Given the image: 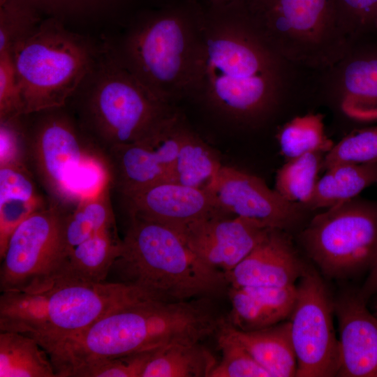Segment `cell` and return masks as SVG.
<instances>
[{
  "label": "cell",
  "mask_w": 377,
  "mask_h": 377,
  "mask_svg": "<svg viewBox=\"0 0 377 377\" xmlns=\"http://www.w3.org/2000/svg\"><path fill=\"white\" fill-rule=\"evenodd\" d=\"M211 299L166 302L142 297L105 315L50 353L57 376L96 360L200 342L217 332L223 318Z\"/></svg>",
  "instance_id": "cell-1"
},
{
  "label": "cell",
  "mask_w": 377,
  "mask_h": 377,
  "mask_svg": "<svg viewBox=\"0 0 377 377\" xmlns=\"http://www.w3.org/2000/svg\"><path fill=\"white\" fill-rule=\"evenodd\" d=\"M216 361L200 342H180L156 349L142 377H209Z\"/></svg>",
  "instance_id": "cell-23"
},
{
  "label": "cell",
  "mask_w": 377,
  "mask_h": 377,
  "mask_svg": "<svg viewBox=\"0 0 377 377\" xmlns=\"http://www.w3.org/2000/svg\"><path fill=\"white\" fill-rule=\"evenodd\" d=\"M358 291L367 302L370 297L377 295V260L369 272L368 276Z\"/></svg>",
  "instance_id": "cell-38"
},
{
  "label": "cell",
  "mask_w": 377,
  "mask_h": 377,
  "mask_svg": "<svg viewBox=\"0 0 377 377\" xmlns=\"http://www.w3.org/2000/svg\"><path fill=\"white\" fill-rule=\"evenodd\" d=\"M119 195L128 217L155 221L177 230L204 219L226 214L219 209L209 191L172 181Z\"/></svg>",
  "instance_id": "cell-15"
},
{
  "label": "cell",
  "mask_w": 377,
  "mask_h": 377,
  "mask_svg": "<svg viewBox=\"0 0 377 377\" xmlns=\"http://www.w3.org/2000/svg\"><path fill=\"white\" fill-rule=\"evenodd\" d=\"M231 309L226 321L243 331L266 328L290 318L296 285L287 287H229Z\"/></svg>",
  "instance_id": "cell-18"
},
{
  "label": "cell",
  "mask_w": 377,
  "mask_h": 377,
  "mask_svg": "<svg viewBox=\"0 0 377 377\" xmlns=\"http://www.w3.org/2000/svg\"><path fill=\"white\" fill-rule=\"evenodd\" d=\"M377 162V127L362 129L343 138L323 157L322 170L341 163Z\"/></svg>",
  "instance_id": "cell-33"
},
{
  "label": "cell",
  "mask_w": 377,
  "mask_h": 377,
  "mask_svg": "<svg viewBox=\"0 0 377 377\" xmlns=\"http://www.w3.org/2000/svg\"><path fill=\"white\" fill-rule=\"evenodd\" d=\"M203 8L190 95L232 119L260 113L271 100L274 84L260 34L234 5Z\"/></svg>",
  "instance_id": "cell-2"
},
{
  "label": "cell",
  "mask_w": 377,
  "mask_h": 377,
  "mask_svg": "<svg viewBox=\"0 0 377 377\" xmlns=\"http://www.w3.org/2000/svg\"><path fill=\"white\" fill-rule=\"evenodd\" d=\"M144 296L119 281H59L46 290L27 293L24 334L49 353L66 338Z\"/></svg>",
  "instance_id": "cell-8"
},
{
  "label": "cell",
  "mask_w": 377,
  "mask_h": 377,
  "mask_svg": "<svg viewBox=\"0 0 377 377\" xmlns=\"http://www.w3.org/2000/svg\"><path fill=\"white\" fill-rule=\"evenodd\" d=\"M286 231L270 228L259 244L226 274L229 287L295 286L306 267Z\"/></svg>",
  "instance_id": "cell-17"
},
{
  "label": "cell",
  "mask_w": 377,
  "mask_h": 377,
  "mask_svg": "<svg viewBox=\"0 0 377 377\" xmlns=\"http://www.w3.org/2000/svg\"><path fill=\"white\" fill-rule=\"evenodd\" d=\"M99 50L62 22L43 18L10 51L23 114L66 105L89 71Z\"/></svg>",
  "instance_id": "cell-7"
},
{
  "label": "cell",
  "mask_w": 377,
  "mask_h": 377,
  "mask_svg": "<svg viewBox=\"0 0 377 377\" xmlns=\"http://www.w3.org/2000/svg\"><path fill=\"white\" fill-rule=\"evenodd\" d=\"M259 34L306 32L325 18L329 0H240L235 3Z\"/></svg>",
  "instance_id": "cell-19"
},
{
  "label": "cell",
  "mask_w": 377,
  "mask_h": 377,
  "mask_svg": "<svg viewBox=\"0 0 377 377\" xmlns=\"http://www.w3.org/2000/svg\"><path fill=\"white\" fill-rule=\"evenodd\" d=\"M43 18H55L63 23L91 19L113 13L133 0H22Z\"/></svg>",
  "instance_id": "cell-30"
},
{
  "label": "cell",
  "mask_w": 377,
  "mask_h": 377,
  "mask_svg": "<svg viewBox=\"0 0 377 377\" xmlns=\"http://www.w3.org/2000/svg\"><path fill=\"white\" fill-rule=\"evenodd\" d=\"M219 329L239 341L270 377L296 376L297 359L290 320L253 331H243L223 320Z\"/></svg>",
  "instance_id": "cell-21"
},
{
  "label": "cell",
  "mask_w": 377,
  "mask_h": 377,
  "mask_svg": "<svg viewBox=\"0 0 377 377\" xmlns=\"http://www.w3.org/2000/svg\"><path fill=\"white\" fill-rule=\"evenodd\" d=\"M203 12L196 0L170 1L141 15L114 47L133 75L170 104L190 95Z\"/></svg>",
  "instance_id": "cell-5"
},
{
  "label": "cell",
  "mask_w": 377,
  "mask_h": 377,
  "mask_svg": "<svg viewBox=\"0 0 377 377\" xmlns=\"http://www.w3.org/2000/svg\"><path fill=\"white\" fill-rule=\"evenodd\" d=\"M24 165L21 114L0 119V165Z\"/></svg>",
  "instance_id": "cell-36"
},
{
  "label": "cell",
  "mask_w": 377,
  "mask_h": 377,
  "mask_svg": "<svg viewBox=\"0 0 377 377\" xmlns=\"http://www.w3.org/2000/svg\"><path fill=\"white\" fill-rule=\"evenodd\" d=\"M230 216L216 215L178 230L202 261L225 274L244 260L272 228L255 219Z\"/></svg>",
  "instance_id": "cell-14"
},
{
  "label": "cell",
  "mask_w": 377,
  "mask_h": 377,
  "mask_svg": "<svg viewBox=\"0 0 377 377\" xmlns=\"http://www.w3.org/2000/svg\"><path fill=\"white\" fill-rule=\"evenodd\" d=\"M182 117L173 115L144 138L108 152L112 191L128 193L164 181L173 182L182 131Z\"/></svg>",
  "instance_id": "cell-12"
},
{
  "label": "cell",
  "mask_w": 377,
  "mask_h": 377,
  "mask_svg": "<svg viewBox=\"0 0 377 377\" xmlns=\"http://www.w3.org/2000/svg\"><path fill=\"white\" fill-rule=\"evenodd\" d=\"M112 195L110 184L67 211L64 227V258L82 242L116 226Z\"/></svg>",
  "instance_id": "cell-25"
},
{
  "label": "cell",
  "mask_w": 377,
  "mask_h": 377,
  "mask_svg": "<svg viewBox=\"0 0 377 377\" xmlns=\"http://www.w3.org/2000/svg\"><path fill=\"white\" fill-rule=\"evenodd\" d=\"M25 165L51 203L70 210L110 184L107 153L66 106L21 114Z\"/></svg>",
  "instance_id": "cell-3"
},
{
  "label": "cell",
  "mask_w": 377,
  "mask_h": 377,
  "mask_svg": "<svg viewBox=\"0 0 377 377\" xmlns=\"http://www.w3.org/2000/svg\"><path fill=\"white\" fill-rule=\"evenodd\" d=\"M66 105L107 154L114 147L144 138L177 111L147 89L111 46L100 48Z\"/></svg>",
  "instance_id": "cell-6"
},
{
  "label": "cell",
  "mask_w": 377,
  "mask_h": 377,
  "mask_svg": "<svg viewBox=\"0 0 377 377\" xmlns=\"http://www.w3.org/2000/svg\"><path fill=\"white\" fill-rule=\"evenodd\" d=\"M343 81V109L346 114L363 121L377 119V58L350 63Z\"/></svg>",
  "instance_id": "cell-27"
},
{
  "label": "cell",
  "mask_w": 377,
  "mask_h": 377,
  "mask_svg": "<svg viewBox=\"0 0 377 377\" xmlns=\"http://www.w3.org/2000/svg\"><path fill=\"white\" fill-rule=\"evenodd\" d=\"M217 333L222 357L209 377H270L239 341L220 329Z\"/></svg>",
  "instance_id": "cell-32"
},
{
  "label": "cell",
  "mask_w": 377,
  "mask_h": 377,
  "mask_svg": "<svg viewBox=\"0 0 377 377\" xmlns=\"http://www.w3.org/2000/svg\"><path fill=\"white\" fill-rule=\"evenodd\" d=\"M203 6L218 7L235 3L239 0H196Z\"/></svg>",
  "instance_id": "cell-39"
},
{
  "label": "cell",
  "mask_w": 377,
  "mask_h": 377,
  "mask_svg": "<svg viewBox=\"0 0 377 377\" xmlns=\"http://www.w3.org/2000/svg\"><path fill=\"white\" fill-rule=\"evenodd\" d=\"M43 19L34 8L22 0H0V52L10 51Z\"/></svg>",
  "instance_id": "cell-31"
},
{
  "label": "cell",
  "mask_w": 377,
  "mask_h": 377,
  "mask_svg": "<svg viewBox=\"0 0 377 377\" xmlns=\"http://www.w3.org/2000/svg\"><path fill=\"white\" fill-rule=\"evenodd\" d=\"M209 191L223 213L269 228L286 231L302 218L303 207L284 199L262 179L234 167L223 165Z\"/></svg>",
  "instance_id": "cell-13"
},
{
  "label": "cell",
  "mask_w": 377,
  "mask_h": 377,
  "mask_svg": "<svg viewBox=\"0 0 377 377\" xmlns=\"http://www.w3.org/2000/svg\"><path fill=\"white\" fill-rule=\"evenodd\" d=\"M374 312L373 313L374 314V316L377 318V298L376 299L375 302H374Z\"/></svg>",
  "instance_id": "cell-40"
},
{
  "label": "cell",
  "mask_w": 377,
  "mask_h": 377,
  "mask_svg": "<svg viewBox=\"0 0 377 377\" xmlns=\"http://www.w3.org/2000/svg\"><path fill=\"white\" fill-rule=\"evenodd\" d=\"M346 9L362 24L377 25V0H341Z\"/></svg>",
  "instance_id": "cell-37"
},
{
  "label": "cell",
  "mask_w": 377,
  "mask_h": 377,
  "mask_svg": "<svg viewBox=\"0 0 377 377\" xmlns=\"http://www.w3.org/2000/svg\"><path fill=\"white\" fill-rule=\"evenodd\" d=\"M128 218L121 253L112 267L119 282L166 302L212 299L228 290L225 273L202 261L178 230Z\"/></svg>",
  "instance_id": "cell-4"
},
{
  "label": "cell",
  "mask_w": 377,
  "mask_h": 377,
  "mask_svg": "<svg viewBox=\"0 0 377 377\" xmlns=\"http://www.w3.org/2000/svg\"><path fill=\"white\" fill-rule=\"evenodd\" d=\"M323 157L322 153L312 152L288 159L277 171L274 190L286 200L306 207L319 179Z\"/></svg>",
  "instance_id": "cell-28"
},
{
  "label": "cell",
  "mask_w": 377,
  "mask_h": 377,
  "mask_svg": "<svg viewBox=\"0 0 377 377\" xmlns=\"http://www.w3.org/2000/svg\"><path fill=\"white\" fill-rule=\"evenodd\" d=\"M316 184L306 208H328L351 200L366 188L377 184V162L341 163L325 170Z\"/></svg>",
  "instance_id": "cell-22"
},
{
  "label": "cell",
  "mask_w": 377,
  "mask_h": 377,
  "mask_svg": "<svg viewBox=\"0 0 377 377\" xmlns=\"http://www.w3.org/2000/svg\"><path fill=\"white\" fill-rule=\"evenodd\" d=\"M300 239L325 277L344 279L369 273L377 260V203L354 198L326 208Z\"/></svg>",
  "instance_id": "cell-9"
},
{
  "label": "cell",
  "mask_w": 377,
  "mask_h": 377,
  "mask_svg": "<svg viewBox=\"0 0 377 377\" xmlns=\"http://www.w3.org/2000/svg\"><path fill=\"white\" fill-rule=\"evenodd\" d=\"M357 290H346L334 300L339 333L337 376L377 377V318Z\"/></svg>",
  "instance_id": "cell-16"
},
{
  "label": "cell",
  "mask_w": 377,
  "mask_h": 377,
  "mask_svg": "<svg viewBox=\"0 0 377 377\" xmlns=\"http://www.w3.org/2000/svg\"><path fill=\"white\" fill-rule=\"evenodd\" d=\"M50 357L34 338L0 332V377H56Z\"/></svg>",
  "instance_id": "cell-24"
},
{
  "label": "cell",
  "mask_w": 377,
  "mask_h": 377,
  "mask_svg": "<svg viewBox=\"0 0 377 377\" xmlns=\"http://www.w3.org/2000/svg\"><path fill=\"white\" fill-rule=\"evenodd\" d=\"M51 204L26 165H0V256L17 226Z\"/></svg>",
  "instance_id": "cell-20"
},
{
  "label": "cell",
  "mask_w": 377,
  "mask_h": 377,
  "mask_svg": "<svg viewBox=\"0 0 377 377\" xmlns=\"http://www.w3.org/2000/svg\"><path fill=\"white\" fill-rule=\"evenodd\" d=\"M22 114L20 89L11 52H0V119Z\"/></svg>",
  "instance_id": "cell-35"
},
{
  "label": "cell",
  "mask_w": 377,
  "mask_h": 377,
  "mask_svg": "<svg viewBox=\"0 0 377 377\" xmlns=\"http://www.w3.org/2000/svg\"><path fill=\"white\" fill-rule=\"evenodd\" d=\"M222 166L214 151L186 124L180 139L173 182L209 191Z\"/></svg>",
  "instance_id": "cell-26"
},
{
  "label": "cell",
  "mask_w": 377,
  "mask_h": 377,
  "mask_svg": "<svg viewBox=\"0 0 377 377\" xmlns=\"http://www.w3.org/2000/svg\"><path fill=\"white\" fill-rule=\"evenodd\" d=\"M156 350L91 362L75 369L69 377H142Z\"/></svg>",
  "instance_id": "cell-34"
},
{
  "label": "cell",
  "mask_w": 377,
  "mask_h": 377,
  "mask_svg": "<svg viewBox=\"0 0 377 377\" xmlns=\"http://www.w3.org/2000/svg\"><path fill=\"white\" fill-rule=\"evenodd\" d=\"M279 142L281 153L288 159L312 152L326 154L334 145L325 135L318 115L294 119L281 131Z\"/></svg>",
  "instance_id": "cell-29"
},
{
  "label": "cell",
  "mask_w": 377,
  "mask_h": 377,
  "mask_svg": "<svg viewBox=\"0 0 377 377\" xmlns=\"http://www.w3.org/2000/svg\"><path fill=\"white\" fill-rule=\"evenodd\" d=\"M67 211L51 204L17 226L0 256L1 293H40L59 280Z\"/></svg>",
  "instance_id": "cell-10"
},
{
  "label": "cell",
  "mask_w": 377,
  "mask_h": 377,
  "mask_svg": "<svg viewBox=\"0 0 377 377\" xmlns=\"http://www.w3.org/2000/svg\"><path fill=\"white\" fill-rule=\"evenodd\" d=\"M290 316L297 359L296 377L337 376L339 343L334 327V300L321 276L306 266L296 284Z\"/></svg>",
  "instance_id": "cell-11"
}]
</instances>
